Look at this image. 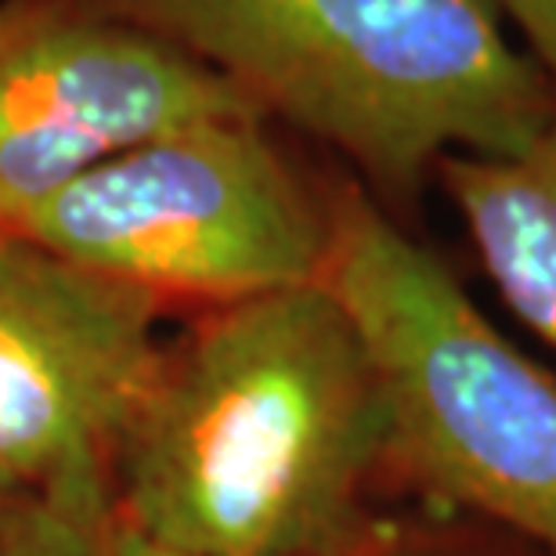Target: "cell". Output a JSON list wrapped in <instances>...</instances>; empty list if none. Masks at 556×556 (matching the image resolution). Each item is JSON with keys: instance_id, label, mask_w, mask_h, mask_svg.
Returning <instances> with one entry per match:
<instances>
[{"instance_id": "cell-1", "label": "cell", "mask_w": 556, "mask_h": 556, "mask_svg": "<svg viewBox=\"0 0 556 556\" xmlns=\"http://www.w3.org/2000/svg\"><path fill=\"white\" fill-rule=\"evenodd\" d=\"M391 427L321 282L220 304L163 354L119 441V517L174 556H362Z\"/></svg>"}, {"instance_id": "cell-2", "label": "cell", "mask_w": 556, "mask_h": 556, "mask_svg": "<svg viewBox=\"0 0 556 556\" xmlns=\"http://www.w3.org/2000/svg\"><path fill=\"white\" fill-rule=\"evenodd\" d=\"M113 4L391 188L448 155H514L556 113V87L492 0Z\"/></svg>"}, {"instance_id": "cell-3", "label": "cell", "mask_w": 556, "mask_h": 556, "mask_svg": "<svg viewBox=\"0 0 556 556\" xmlns=\"http://www.w3.org/2000/svg\"><path fill=\"white\" fill-rule=\"evenodd\" d=\"M326 206L318 282L380 376L391 473L438 514L484 520L556 556V376L365 192L343 188Z\"/></svg>"}, {"instance_id": "cell-4", "label": "cell", "mask_w": 556, "mask_h": 556, "mask_svg": "<svg viewBox=\"0 0 556 556\" xmlns=\"http://www.w3.org/2000/svg\"><path fill=\"white\" fill-rule=\"evenodd\" d=\"M15 236L152 296L220 307L318 282L329 206L264 138L261 116H220L98 163Z\"/></svg>"}, {"instance_id": "cell-5", "label": "cell", "mask_w": 556, "mask_h": 556, "mask_svg": "<svg viewBox=\"0 0 556 556\" xmlns=\"http://www.w3.org/2000/svg\"><path fill=\"white\" fill-rule=\"evenodd\" d=\"M160 296L0 231V484L113 495V463L163 365Z\"/></svg>"}, {"instance_id": "cell-6", "label": "cell", "mask_w": 556, "mask_h": 556, "mask_svg": "<svg viewBox=\"0 0 556 556\" xmlns=\"http://www.w3.org/2000/svg\"><path fill=\"white\" fill-rule=\"evenodd\" d=\"M261 116L228 76L127 18L65 0L0 8V231L166 130Z\"/></svg>"}, {"instance_id": "cell-7", "label": "cell", "mask_w": 556, "mask_h": 556, "mask_svg": "<svg viewBox=\"0 0 556 556\" xmlns=\"http://www.w3.org/2000/svg\"><path fill=\"white\" fill-rule=\"evenodd\" d=\"M438 174L506 307L556 354V113L514 155H448Z\"/></svg>"}, {"instance_id": "cell-8", "label": "cell", "mask_w": 556, "mask_h": 556, "mask_svg": "<svg viewBox=\"0 0 556 556\" xmlns=\"http://www.w3.org/2000/svg\"><path fill=\"white\" fill-rule=\"evenodd\" d=\"M0 556H174L119 517L113 495L26 498Z\"/></svg>"}, {"instance_id": "cell-9", "label": "cell", "mask_w": 556, "mask_h": 556, "mask_svg": "<svg viewBox=\"0 0 556 556\" xmlns=\"http://www.w3.org/2000/svg\"><path fill=\"white\" fill-rule=\"evenodd\" d=\"M362 556H539L520 539L506 535L484 520L438 514L427 525H397L387 520L383 535Z\"/></svg>"}, {"instance_id": "cell-10", "label": "cell", "mask_w": 556, "mask_h": 556, "mask_svg": "<svg viewBox=\"0 0 556 556\" xmlns=\"http://www.w3.org/2000/svg\"><path fill=\"white\" fill-rule=\"evenodd\" d=\"M492 4L506 26L525 37L528 54L556 87V0H492Z\"/></svg>"}, {"instance_id": "cell-11", "label": "cell", "mask_w": 556, "mask_h": 556, "mask_svg": "<svg viewBox=\"0 0 556 556\" xmlns=\"http://www.w3.org/2000/svg\"><path fill=\"white\" fill-rule=\"evenodd\" d=\"M22 506H26V495L11 492V488L0 484V546H4L11 525H15V517L22 514Z\"/></svg>"}]
</instances>
